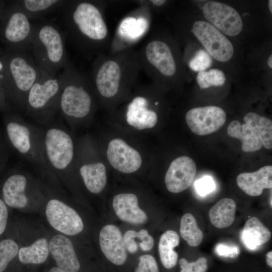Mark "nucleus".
Returning <instances> with one entry per match:
<instances>
[{
  "mask_svg": "<svg viewBox=\"0 0 272 272\" xmlns=\"http://www.w3.org/2000/svg\"><path fill=\"white\" fill-rule=\"evenodd\" d=\"M103 1H63L57 10L64 32L77 52L86 59L108 54L111 39Z\"/></svg>",
  "mask_w": 272,
  "mask_h": 272,
  "instance_id": "1",
  "label": "nucleus"
},
{
  "mask_svg": "<svg viewBox=\"0 0 272 272\" xmlns=\"http://www.w3.org/2000/svg\"><path fill=\"white\" fill-rule=\"evenodd\" d=\"M142 70L138 51L131 48L94 58L89 74L99 98L113 101L135 86Z\"/></svg>",
  "mask_w": 272,
  "mask_h": 272,
  "instance_id": "2",
  "label": "nucleus"
},
{
  "mask_svg": "<svg viewBox=\"0 0 272 272\" xmlns=\"http://www.w3.org/2000/svg\"><path fill=\"white\" fill-rule=\"evenodd\" d=\"M60 85L59 112L67 121L83 119L92 112L95 92L89 74L70 61L58 76Z\"/></svg>",
  "mask_w": 272,
  "mask_h": 272,
  "instance_id": "3",
  "label": "nucleus"
},
{
  "mask_svg": "<svg viewBox=\"0 0 272 272\" xmlns=\"http://www.w3.org/2000/svg\"><path fill=\"white\" fill-rule=\"evenodd\" d=\"M34 26L30 52L41 69L57 77L69 61L65 48L66 34L51 21H44Z\"/></svg>",
  "mask_w": 272,
  "mask_h": 272,
  "instance_id": "4",
  "label": "nucleus"
},
{
  "mask_svg": "<svg viewBox=\"0 0 272 272\" xmlns=\"http://www.w3.org/2000/svg\"><path fill=\"white\" fill-rule=\"evenodd\" d=\"M142 67L155 83L174 79L178 64L170 43L150 29L146 41L137 50Z\"/></svg>",
  "mask_w": 272,
  "mask_h": 272,
  "instance_id": "5",
  "label": "nucleus"
},
{
  "mask_svg": "<svg viewBox=\"0 0 272 272\" xmlns=\"http://www.w3.org/2000/svg\"><path fill=\"white\" fill-rule=\"evenodd\" d=\"M43 149L47 170L61 184H67L75 157L71 135L61 125H49L43 129Z\"/></svg>",
  "mask_w": 272,
  "mask_h": 272,
  "instance_id": "6",
  "label": "nucleus"
},
{
  "mask_svg": "<svg viewBox=\"0 0 272 272\" xmlns=\"http://www.w3.org/2000/svg\"><path fill=\"white\" fill-rule=\"evenodd\" d=\"M45 197L41 181L23 170L10 175L2 187V198L12 209L26 211L43 208Z\"/></svg>",
  "mask_w": 272,
  "mask_h": 272,
  "instance_id": "7",
  "label": "nucleus"
},
{
  "mask_svg": "<svg viewBox=\"0 0 272 272\" xmlns=\"http://www.w3.org/2000/svg\"><path fill=\"white\" fill-rule=\"evenodd\" d=\"M60 85L57 77L43 70L40 79L29 91L24 112L40 124L50 122L59 112Z\"/></svg>",
  "mask_w": 272,
  "mask_h": 272,
  "instance_id": "8",
  "label": "nucleus"
},
{
  "mask_svg": "<svg viewBox=\"0 0 272 272\" xmlns=\"http://www.w3.org/2000/svg\"><path fill=\"white\" fill-rule=\"evenodd\" d=\"M7 61V79L15 103L24 111L28 93L41 78L43 70L27 51L13 50Z\"/></svg>",
  "mask_w": 272,
  "mask_h": 272,
  "instance_id": "9",
  "label": "nucleus"
},
{
  "mask_svg": "<svg viewBox=\"0 0 272 272\" xmlns=\"http://www.w3.org/2000/svg\"><path fill=\"white\" fill-rule=\"evenodd\" d=\"M6 130L11 143L22 158L39 170H47L43 149V129L17 117L7 124Z\"/></svg>",
  "mask_w": 272,
  "mask_h": 272,
  "instance_id": "10",
  "label": "nucleus"
},
{
  "mask_svg": "<svg viewBox=\"0 0 272 272\" xmlns=\"http://www.w3.org/2000/svg\"><path fill=\"white\" fill-rule=\"evenodd\" d=\"M152 13L144 5L126 14L119 22L108 54H113L133 46L148 35L152 27Z\"/></svg>",
  "mask_w": 272,
  "mask_h": 272,
  "instance_id": "11",
  "label": "nucleus"
},
{
  "mask_svg": "<svg viewBox=\"0 0 272 272\" xmlns=\"http://www.w3.org/2000/svg\"><path fill=\"white\" fill-rule=\"evenodd\" d=\"M34 28V25L17 1L9 13L3 34L13 50L30 51Z\"/></svg>",
  "mask_w": 272,
  "mask_h": 272,
  "instance_id": "12",
  "label": "nucleus"
},
{
  "mask_svg": "<svg viewBox=\"0 0 272 272\" xmlns=\"http://www.w3.org/2000/svg\"><path fill=\"white\" fill-rule=\"evenodd\" d=\"M192 32L207 51L216 60L226 62L234 53L233 45L218 29L204 21L195 22Z\"/></svg>",
  "mask_w": 272,
  "mask_h": 272,
  "instance_id": "13",
  "label": "nucleus"
},
{
  "mask_svg": "<svg viewBox=\"0 0 272 272\" xmlns=\"http://www.w3.org/2000/svg\"><path fill=\"white\" fill-rule=\"evenodd\" d=\"M150 88L149 85L138 87L137 92L126 106V121L137 129L152 128L158 121L157 112L151 108Z\"/></svg>",
  "mask_w": 272,
  "mask_h": 272,
  "instance_id": "14",
  "label": "nucleus"
},
{
  "mask_svg": "<svg viewBox=\"0 0 272 272\" xmlns=\"http://www.w3.org/2000/svg\"><path fill=\"white\" fill-rule=\"evenodd\" d=\"M202 12L209 23L226 35L234 36L242 31V19L237 11L231 6L210 1L204 5Z\"/></svg>",
  "mask_w": 272,
  "mask_h": 272,
  "instance_id": "15",
  "label": "nucleus"
},
{
  "mask_svg": "<svg viewBox=\"0 0 272 272\" xmlns=\"http://www.w3.org/2000/svg\"><path fill=\"white\" fill-rule=\"evenodd\" d=\"M185 120L190 129L195 134L204 135L219 130L226 120L225 112L215 106L196 107L186 114Z\"/></svg>",
  "mask_w": 272,
  "mask_h": 272,
  "instance_id": "16",
  "label": "nucleus"
},
{
  "mask_svg": "<svg viewBox=\"0 0 272 272\" xmlns=\"http://www.w3.org/2000/svg\"><path fill=\"white\" fill-rule=\"evenodd\" d=\"M196 172L194 160L188 156H181L170 164L165 177L167 189L179 193L187 189L192 184Z\"/></svg>",
  "mask_w": 272,
  "mask_h": 272,
  "instance_id": "17",
  "label": "nucleus"
},
{
  "mask_svg": "<svg viewBox=\"0 0 272 272\" xmlns=\"http://www.w3.org/2000/svg\"><path fill=\"white\" fill-rule=\"evenodd\" d=\"M107 157L113 168L124 173L135 172L142 163L140 153L121 139H114L109 142Z\"/></svg>",
  "mask_w": 272,
  "mask_h": 272,
  "instance_id": "18",
  "label": "nucleus"
},
{
  "mask_svg": "<svg viewBox=\"0 0 272 272\" xmlns=\"http://www.w3.org/2000/svg\"><path fill=\"white\" fill-rule=\"evenodd\" d=\"M49 251L57 267L66 272H78L81 264L70 237L57 233L50 236Z\"/></svg>",
  "mask_w": 272,
  "mask_h": 272,
  "instance_id": "19",
  "label": "nucleus"
},
{
  "mask_svg": "<svg viewBox=\"0 0 272 272\" xmlns=\"http://www.w3.org/2000/svg\"><path fill=\"white\" fill-rule=\"evenodd\" d=\"M100 248L107 259L120 265L127 258L123 237L119 228L114 225H106L101 230L99 236Z\"/></svg>",
  "mask_w": 272,
  "mask_h": 272,
  "instance_id": "20",
  "label": "nucleus"
},
{
  "mask_svg": "<svg viewBox=\"0 0 272 272\" xmlns=\"http://www.w3.org/2000/svg\"><path fill=\"white\" fill-rule=\"evenodd\" d=\"M50 236L40 234L27 243L22 241L19 247L18 258L23 264H40L44 263L50 255Z\"/></svg>",
  "mask_w": 272,
  "mask_h": 272,
  "instance_id": "21",
  "label": "nucleus"
},
{
  "mask_svg": "<svg viewBox=\"0 0 272 272\" xmlns=\"http://www.w3.org/2000/svg\"><path fill=\"white\" fill-rule=\"evenodd\" d=\"M238 187L253 196L261 195L264 189L272 188V166H265L253 172H244L236 179Z\"/></svg>",
  "mask_w": 272,
  "mask_h": 272,
  "instance_id": "22",
  "label": "nucleus"
},
{
  "mask_svg": "<svg viewBox=\"0 0 272 272\" xmlns=\"http://www.w3.org/2000/svg\"><path fill=\"white\" fill-rule=\"evenodd\" d=\"M113 207L117 217L132 224H143L148 219L146 213L138 205L137 196L132 193H120L113 199Z\"/></svg>",
  "mask_w": 272,
  "mask_h": 272,
  "instance_id": "23",
  "label": "nucleus"
},
{
  "mask_svg": "<svg viewBox=\"0 0 272 272\" xmlns=\"http://www.w3.org/2000/svg\"><path fill=\"white\" fill-rule=\"evenodd\" d=\"M271 233L256 217L247 220L241 233L244 246L250 250H256L270 239Z\"/></svg>",
  "mask_w": 272,
  "mask_h": 272,
  "instance_id": "24",
  "label": "nucleus"
},
{
  "mask_svg": "<svg viewBox=\"0 0 272 272\" xmlns=\"http://www.w3.org/2000/svg\"><path fill=\"white\" fill-rule=\"evenodd\" d=\"M79 173L86 188L91 193L98 194L107 182L106 170L101 162L85 163L79 167Z\"/></svg>",
  "mask_w": 272,
  "mask_h": 272,
  "instance_id": "25",
  "label": "nucleus"
},
{
  "mask_svg": "<svg viewBox=\"0 0 272 272\" xmlns=\"http://www.w3.org/2000/svg\"><path fill=\"white\" fill-rule=\"evenodd\" d=\"M227 133L230 137L241 141V148L244 152H254L262 147V144L258 136L246 123L241 124L238 120L232 121L228 126Z\"/></svg>",
  "mask_w": 272,
  "mask_h": 272,
  "instance_id": "26",
  "label": "nucleus"
},
{
  "mask_svg": "<svg viewBox=\"0 0 272 272\" xmlns=\"http://www.w3.org/2000/svg\"><path fill=\"white\" fill-rule=\"evenodd\" d=\"M236 204L229 198H224L215 204L209 211L212 224L218 228H224L231 225L234 221Z\"/></svg>",
  "mask_w": 272,
  "mask_h": 272,
  "instance_id": "27",
  "label": "nucleus"
},
{
  "mask_svg": "<svg viewBox=\"0 0 272 272\" xmlns=\"http://www.w3.org/2000/svg\"><path fill=\"white\" fill-rule=\"evenodd\" d=\"M179 242V236L173 230H167L161 235L158 250L161 261L165 268L170 269L176 265L178 255L174 248Z\"/></svg>",
  "mask_w": 272,
  "mask_h": 272,
  "instance_id": "28",
  "label": "nucleus"
},
{
  "mask_svg": "<svg viewBox=\"0 0 272 272\" xmlns=\"http://www.w3.org/2000/svg\"><path fill=\"white\" fill-rule=\"evenodd\" d=\"M245 123L249 125L259 138L262 145L267 149L272 148V122L267 118L253 112L247 113Z\"/></svg>",
  "mask_w": 272,
  "mask_h": 272,
  "instance_id": "29",
  "label": "nucleus"
},
{
  "mask_svg": "<svg viewBox=\"0 0 272 272\" xmlns=\"http://www.w3.org/2000/svg\"><path fill=\"white\" fill-rule=\"evenodd\" d=\"M9 229L0 239V272H4L10 262L18 257L21 243L18 234Z\"/></svg>",
  "mask_w": 272,
  "mask_h": 272,
  "instance_id": "30",
  "label": "nucleus"
},
{
  "mask_svg": "<svg viewBox=\"0 0 272 272\" xmlns=\"http://www.w3.org/2000/svg\"><path fill=\"white\" fill-rule=\"evenodd\" d=\"M62 0H22L19 4L30 19H38L57 10Z\"/></svg>",
  "mask_w": 272,
  "mask_h": 272,
  "instance_id": "31",
  "label": "nucleus"
},
{
  "mask_svg": "<svg viewBox=\"0 0 272 272\" xmlns=\"http://www.w3.org/2000/svg\"><path fill=\"white\" fill-rule=\"evenodd\" d=\"M180 233L182 238L192 247L199 245L203 239V233L194 217L190 213H186L181 217Z\"/></svg>",
  "mask_w": 272,
  "mask_h": 272,
  "instance_id": "32",
  "label": "nucleus"
},
{
  "mask_svg": "<svg viewBox=\"0 0 272 272\" xmlns=\"http://www.w3.org/2000/svg\"><path fill=\"white\" fill-rule=\"evenodd\" d=\"M226 81L224 73L217 69H211L208 72H199L196 77V81L202 89L212 86L223 85Z\"/></svg>",
  "mask_w": 272,
  "mask_h": 272,
  "instance_id": "33",
  "label": "nucleus"
},
{
  "mask_svg": "<svg viewBox=\"0 0 272 272\" xmlns=\"http://www.w3.org/2000/svg\"><path fill=\"white\" fill-rule=\"evenodd\" d=\"M212 59L209 53L203 50L198 51L190 60L189 66L195 72L204 71L211 66Z\"/></svg>",
  "mask_w": 272,
  "mask_h": 272,
  "instance_id": "34",
  "label": "nucleus"
},
{
  "mask_svg": "<svg viewBox=\"0 0 272 272\" xmlns=\"http://www.w3.org/2000/svg\"><path fill=\"white\" fill-rule=\"evenodd\" d=\"M179 264L180 272H206L208 268L207 260L205 257H200L191 262L183 258L180 259Z\"/></svg>",
  "mask_w": 272,
  "mask_h": 272,
  "instance_id": "35",
  "label": "nucleus"
},
{
  "mask_svg": "<svg viewBox=\"0 0 272 272\" xmlns=\"http://www.w3.org/2000/svg\"><path fill=\"white\" fill-rule=\"evenodd\" d=\"M126 232L133 238L139 240V245L142 250L144 251H150L153 247L154 239L149 234L146 230L142 229L139 232L128 230Z\"/></svg>",
  "mask_w": 272,
  "mask_h": 272,
  "instance_id": "36",
  "label": "nucleus"
},
{
  "mask_svg": "<svg viewBox=\"0 0 272 272\" xmlns=\"http://www.w3.org/2000/svg\"><path fill=\"white\" fill-rule=\"evenodd\" d=\"M140 262L135 272H159L155 258L151 255L145 254L139 257Z\"/></svg>",
  "mask_w": 272,
  "mask_h": 272,
  "instance_id": "37",
  "label": "nucleus"
},
{
  "mask_svg": "<svg viewBox=\"0 0 272 272\" xmlns=\"http://www.w3.org/2000/svg\"><path fill=\"white\" fill-rule=\"evenodd\" d=\"M10 208L0 197V239L8 232L10 228Z\"/></svg>",
  "mask_w": 272,
  "mask_h": 272,
  "instance_id": "38",
  "label": "nucleus"
},
{
  "mask_svg": "<svg viewBox=\"0 0 272 272\" xmlns=\"http://www.w3.org/2000/svg\"><path fill=\"white\" fill-rule=\"evenodd\" d=\"M194 186L197 193L200 195L205 196L214 190L215 184L211 177L205 176L197 180Z\"/></svg>",
  "mask_w": 272,
  "mask_h": 272,
  "instance_id": "39",
  "label": "nucleus"
},
{
  "mask_svg": "<svg viewBox=\"0 0 272 272\" xmlns=\"http://www.w3.org/2000/svg\"><path fill=\"white\" fill-rule=\"evenodd\" d=\"M215 251L221 256L233 258L238 255L239 249L236 245L219 243L216 245Z\"/></svg>",
  "mask_w": 272,
  "mask_h": 272,
  "instance_id": "40",
  "label": "nucleus"
},
{
  "mask_svg": "<svg viewBox=\"0 0 272 272\" xmlns=\"http://www.w3.org/2000/svg\"><path fill=\"white\" fill-rule=\"evenodd\" d=\"M266 262L269 266H270V267H272V251H270L266 253Z\"/></svg>",
  "mask_w": 272,
  "mask_h": 272,
  "instance_id": "41",
  "label": "nucleus"
},
{
  "mask_svg": "<svg viewBox=\"0 0 272 272\" xmlns=\"http://www.w3.org/2000/svg\"><path fill=\"white\" fill-rule=\"evenodd\" d=\"M49 272H66L57 266L52 267Z\"/></svg>",
  "mask_w": 272,
  "mask_h": 272,
  "instance_id": "42",
  "label": "nucleus"
},
{
  "mask_svg": "<svg viewBox=\"0 0 272 272\" xmlns=\"http://www.w3.org/2000/svg\"><path fill=\"white\" fill-rule=\"evenodd\" d=\"M267 64L268 66L271 68L272 67V55H270L267 59Z\"/></svg>",
  "mask_w": 272,
  "mask_h": 272,
  "instance_id": "43",
  "label": "nucleus"
},
{
  "mask_svg": "<svg viewBox=\"0 0 272 272\" xmlns=\"http://www.w3.org/2000/svg\"><path fill=\"white\" fill-rule=\"evenodd\" d=\"M268 8L270 13H272V1L269 0L268 1Z\"/></svg>",
  "mask_w": 272,
  "mask_h": 272,
  "instance_id": "44",
  "label": "nucleus"
},
{
  "mask_svg": "<svg viewBox=\"0 0 272 272\" xmlns=\"http://www.w3.org/2000/svg\"><path fill=\"white\" fill-rule=\"evenodd\" d=\"M4 70V64L3 62L1 60H0V73L3 71Z\"/></svg>",
  "mask_w": 272,
  "mask_h": 272,
  "instance_id": "45",
  "label": "nucleus"
}]
</instances>
